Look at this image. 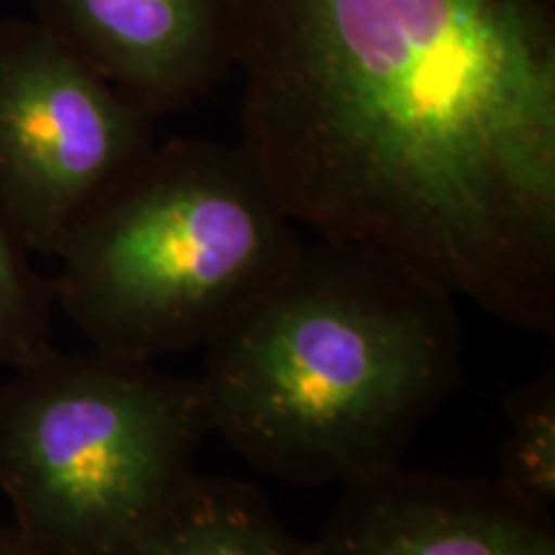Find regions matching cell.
<instances>
[{
    "label": "cell",
    "instance_id": "11",
    "mask_svg": "<svg viewBox=\"0 0 555 555\" xmlns=\"http://www.w3.org/2000/svg\"><path fill=\"white\" fill-rule=\"evenodd\" d=\"M0 555H41L31 543L13 530L11 525L0 527Z\"/></svg>",
    "mask_w": 555,
    "mask_h": 555
},
{
    "label": "cell",
    "instance_id": "2",
    "mask_svg": "<svg viewBox=\"0 0 555 555\" xmlns=\"http://www.w3.org/2000/svg\"><path fill=\"white\" fill-rule=\"evenodd\" d=\"M457 298L384 249L317 237L206 345L211 433L255 470L298 486L401 466L463 384Z\"/></svg>",
    "mask_w": 555,
    "mask_h": 555
},
{
    "label": "cell",
    "instance_id": "6",
    "mask_svg": "<svg viewBox=\"0 0 555 555\" xmlns=\"http://www.w3.org/2000/svg\"><path fill=\"white\" fill-rule=\"evenodd\" d=\"M314 555H555L553 512L494 478L393 466L343 486Z\"/></svg>",
    "mask_w": 555,
    "mask_h": 555
},
{
    "label": "cell",
    "instance_id": "10",
    "mask_svg": "<svg viewBox=\"0 0 555 555\" xmlns=\"http://www.w3.org/2000/svg\"><path fill=\"white\" fill-rule=\"evenodd\" d=\"M52 278L41 275L31 253L0 208V371L29 365L54 350Z\"/></svg>",
    "mask_w": 555,
    "mask_h": 555
},
{
    "label": "cell",
    "instance_id": "1",
    "mask_svg": "<svg viewBox=\"0 0 555 555\" xmlns=\"http://www.w3.org/2000/svg\"><path fill=\"white\" fill-rule=\"evenodd\" d=\"M240 144L317 237L555 332V0H232Z\"/></svg>",
    "mask_w": 555,
    "mask_h": 555
},
{
    "label": "cell",
    "instance_id": "4",
    "mask_svg": "<svg viewBox=\"0 0 555 555\" xmlns=\"http://www.w3.org/2000/svg\"><path fill=\"white\" fill-rule=\"evenodd\" d=\"M211 433L198 378L88 347L0 380V491L41 555H121Z\"/></svg>",
    "mask_w": 555,
    "mask_h": 555
},
{
    "label": "cell",
    "instance_id": "5",
    "mask_svg": "<svg viewBox=\"0 0 555 555\" xmlns=\"http://www.w3.org/2000/svg\"><path fill=\"white\" fill-rule=\"evenodd\" d=\"M157 121L37 18L0 16V208L31 255H57L159 142Z\"/></svg>",
    "mask_w": 555,
    "mask_h": 555
},
{
    "label": "cell",
    "instance_id": "3",
    "mask_svg": "<svg viewBox=\"0 0 555 555\" xmlns=\"http://www.w3.org/2000/svg\"><path fill=\"white\" fill-rule=\"evenodd\" d=\"M242 144L165 139L62 242L57 307L90 347H206L288 273L304 237Z\"/></svg>",
    "mask_w": 555,
    "mask_h": 555
},
{
    "label": "cell",
    "instance_id": "8",
    "mask_svg": "<svg viewBox=\"0 0 555 555\" xmlns=\"http://www.w3.org/2000/svg\"><path fill=\"white\" fill-rule=\"evenodd\" d=\"M121 555H314V547L283 525L255 483L191 474Z\"/></svg>",
    "mask_w": 555,
    "mask_h": 555
},
{
    "label": "cell",
    "instance_id": "7",
    "mask_svg": "<svg viewBox=\"0 0 555 555\" xmlns=\"http://www.w3.org/2000/svg\"><path fill=\"white\" fill-rule=\"evenodd\" d=\"M34 18L155 119L234 73L232 0H31Z\"/></svg>",
    "mask_w": 555,
    "mask_h": 555
},
{
    "label": "cell",
    "instance_id": "9",
    "mask_svg": "<svg viewBox=\"0 0 555 555\" xmlns=\"http://www.w3.org/2000/svg\"><path fill=\"white\" fill-rule=\"evenodd\" d=\"M506 429L494 481L519 502L555 506V371L512 388L504 399Z\"/></svg>",
    "mask_w": 555,
    "mask_h": 555
}]
</instances>
